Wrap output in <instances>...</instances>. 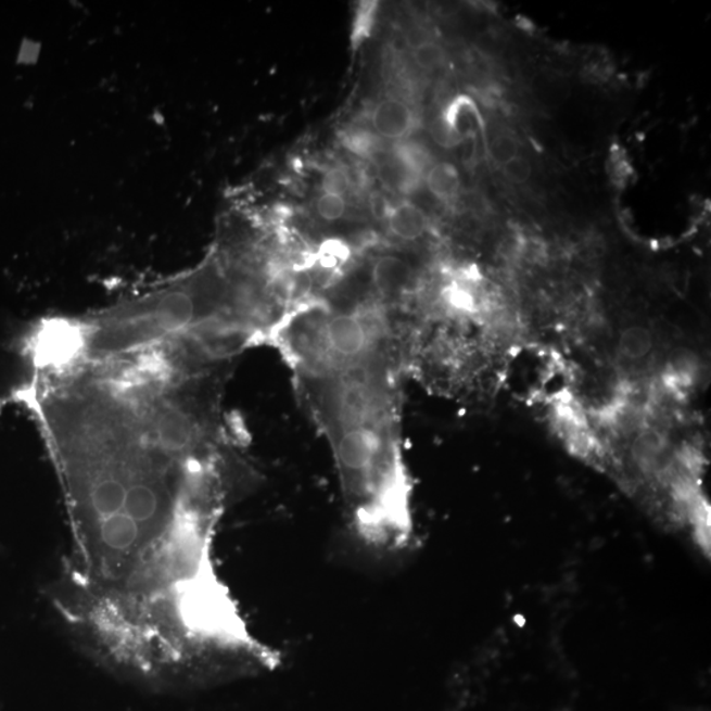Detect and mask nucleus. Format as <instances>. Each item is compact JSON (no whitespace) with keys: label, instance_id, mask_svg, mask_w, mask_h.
Masks as SVG:
<instances>
[{"label":"nucleus","instance_id":"nucleus-1","mask_svg":"<svg viewBox=\"0 0 711 711\" xmlns=\"http://www.w3.org/2000/svg\"><path fill=\"white\" fill-rule=\"evenodd\" d=\"M18 393L63 486L80 581L175 586L214 549L228 492L220 368L172 350L33 361Z\"/></svg>","mask_w":711,"mask_h":711},{"label":"nucleus","instance_id":"nucleus-2","mask_svg":"<svg viewBox=\"0 0 711 711\" xmlns=\"http://www.w3.org/2000/svg\"><path fill=\"white\" fill-rule=\"evenodd\" d=\"M303 404L335 460L348 524L364 547L393 555L412 537L411 484L402 456L393 363L296 374Z\"/></svg>","mask_w":711,"mask_h":711},{"label":"nucleus","instance_id":"nucleus-3","mask_svg":"<svg viewBox=\"0 0 711 711\" xmlns=\"http://www.w3.org/2000/svg\"><path fill=\"white\" fill-rule=\"evenodd\" d=\"M392 323L376 303L335 310L325 301L293 308L270 342L281 350L295 374L339 372L372 358L392 355Z\"/></svg>","mask_w":711,"mask_h":711},{"label":"nucleus","instance_id":"nucleus-4","mask_svg":"<svg viewBox=\"0 0 711 711\" xmlns=\"http://www.w3.org/2000/svg\"><path fill=\"white\" fill-rule=\"evenodd\" d=\"M373 132L383 140L404 141L416 131L418 117L409 104L388 98L377 103L370 113Z\"/></svg>","mask_w":711,"mask_h":711},{"label":"nucleus","instance_id":"nucleus-5","mask_svg":"<svg viewBox=\"0 0 711 711\" xmlns=\"http://www.w3.org/2000/svg\"><path fill=\"white\" fill-rule=\"evenodd\" d=\"M370 278L376 293L386 301L409 293L414 281L410 265L391 255L376 258Z\"/></svg>","mask_w":711,"mask_h":711},{"label":"nucleus","instance_id":"nucleus-6","mask_svg":"<svg viewBox=\"0 0 711 711\" xmlns=\"http://www.w3.org/2000/svg\"><path fill=\"white\" fill-rule=\"evenodd\" d=\"M442 120L450 134L460 142L466 139L475 140L479 136L485 139L484 126H482L479 110L467 97L456 98L445 111Z\"/></svg>","mask_w":711,"mask_h":711},{"label":"nucleus","instance_id":"nucleus-7","mask_svg":"<svg viewBox=\"0 0 711 711\" xmlns=\"http://www.w3.org/2000/svg\"><path fill=\"white\" fill-rule=\"evenodd\" d=\"M386 220L393 237L405 241L422 238L429 228L426 214L410 202H401L397 206L391 207Z\"/></svg>","mask_w":711,"mask_h":711},{"label":"nucleus","instance_id":"nucleus-8","mask_svg":"<svg viewBox=\"0 0 711 711\" xmlns=\"http://www.w3.org/2000/svg\"><path fill=\"white\" fill-rule=\"evenodd\" d=\"M376 166L381 181L388 188L399 191V193H412L422 181V177L416 175L409 166H406L399 158L394 156L391 148L382 157L376 161Z\"/></svg>","mask_w":711,"mask_h":711},{"label":"nucleus","instance_id":"nucleus-9","mask_svg":"<svg viewBox=\"0 0 711 711\" xmlns=\"http://www.w3.org/2000/svg\"><path fill=\"white\" fill-rule=\"evenodd\" d=\"M424 178L427 188L437 200L450 202L459 194L461 187L460 175L453 164H434L426 173Z\"/></svg>","mask_w":711,"mask_h":711},{"label":"nucleus","instance_id":"nucleus-10","mask_svg":"<svg viewBox=\"0 0 711 711\" xmlns=\"http://www.w3.org/2000/svg\"><path fill=\"white\" fill-rule=\"evenodd\" d=\"M634 459L643 469L668 468L663 460H666V444L664 437L658 431L646 430L636 437L633 448Z\"/></svg>","mask_w":711,"mask_h":711},{"label":"nucleus","instance_id":"nucleus-11","mask_svg":"<svg viewBox=\"0 0 711 711\" xmlns=\"http://www.w3.org/2000/svg\"><path fill=\"white\" fill-rule=\"evenodd\" d=\"M343 144L356 156L373 161V163L391 148L386 145V140L365 128H354L345 131L343 134Z\"/></svg>","mask_w":711,"mask_h":711},{"label":"nucleus","instance_id":"nucleus-12","mask_svg":"<svg viewBox=\"0 0 711 711\" xmlns=\"http://www.w3.org/2000/svg\"><path fill=\"white\" fill-rule=\"evenodd\" d=\"M391 151L395 157L399 158L402 163L416 173L419 177H424L426 173L432 166V157L427 148L418 144L416 141H398L391 147Z\"/></svg>","mask_w":711,"mask_h":711},{"label":"nucleus","instance_id":"nucleus-13","mask_svg":"<svg viewBox=\"0 0 711 711\" xmlns=\"http://www.w3.org/2000/svg\"><path fill=\"white\" fill-rule=\"evenodd\" d=\"M620 345L624 357L630 360H640L652 350L653 340L651 332L645 327L635 326L623 331Z\"/></svg>","mask_w":711,"mask_h":711},{"label":"nucleus","instance_id":"nucleus-14","mask_svg":"<svg viewBox=\"0 0 711 711\" xmlns=\"http://www.w3.org/2000/svg\"><path fill=\"white\" fill-rule=\"evenodd\" d=\"M486 150L493 163L503 168L518 156V141L509 134H499L486 145Z\"/></svg>","mask_w":711,"mask_h":711},{"label":"nucleus","instance_id":"nucleus-15","mask_svg":"<svg viewBox=\"0 0 711 711\" xmlns=\"http://www.w3.org/2000/svg\"><path fill=\"white\" fill-rule=\"evenodd\" d=\"M412 58L422 69L431 71L443 64L444 52L435 42L424 41L414 48Z\"/></svg>","mask_w":711,"mask_h":711},{"label":"nucleus","instance_id":"nucleus-16","mask_svg":"<svg viewBox=\"0 0 711 711\" xmlns=\"http://www.w3.org/2000/svg\"><path fill=\"white\" fill-rule=\"evenodd\" d=\"M325 193L343 196L351 188V177L348 172L335 166L325 173L323 182H321Z\"/></svg>","mask_w":711,"mask_h":711},{"label":"nucleus","instance_id":"nucleus-17","mask_svg":"<svg viewBox=\"0 0 711 711\" xmlns=\"http://www.w3.org/2000/svg\"><path fill=\"white\" fill-rule=\"evenodd\" d=\"M345 201L343 196L335 194L321 195L317 202V212L321 219L335 221L343 218L345 213Z\"/></svg>","mask_w":711,"mask_h":711},{"label":"nucleus","instance_id":"nucleus-18","mask_svg":"<svg viewBox=\"0 0 711 711\" xmlns=\"http://www.w3.org/2000/svg\"><path fill=\"white\" fill-rule=\"evenodd\" d=\"M504 175L512 183H524L529 181L531 177V164L529 160H525L522 156H518L510 160L509 163L503 166Z\"/></svg>","mask_w":711,"mask_h":711}]
</instances>
